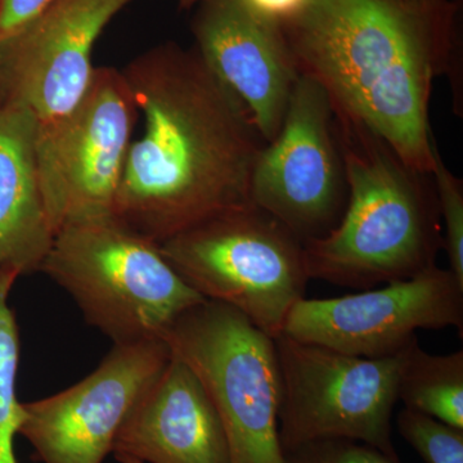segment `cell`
Wrapping results in <instances>:
<instances>
[{"mask_svg": "<svg viewBox=\"0 0 463 463\" xmlns=\"http://www.w3.org/2000/svg\"><path fill=\"white\" fill-rule=\"evenodd\" d=\"M143 118L114 216L158 243L251 203L264 141L239 99L194 48L165 43L123 70Z\"/></svg>", "mask_w": 463, "mask_h": 463, "instance_id": "cell-1", "label": "cell"}, {"mask_svg": "<svg viewBox=\"0 0 463 463\" xmlns=\"http://www.w3.org/2000/svg\"><path fill=\"white\" fill-rule=\"evenodd\" d=\"M459 14L458 0H310L281 29L298 72L335 111L431 174L432 84L458 67Z\"/></svg>", "mask_w": 463, "mask_h": 463, "instance_id": "cell-2", "label": "cell"}, {"mask_svg": "<svg viewBox=\"0 0 463 463\" xmlns=\"http://www.w3.org/2000/svg\"><path fill=\"white\" fill-rule=\"evenodd\" d=\"M334 124L346 207L334 230L303 242L309 279L370 289L437 264L443 230L431 174L405 165L376 134L335 109Z\"/></svg>", "mask_w": 463, "mask_h": 463, "instance_id": "cell-3", "label": "cell"}, {"mask_svg": "<svg viewBox=\"0 0 463 463\" xmlns=\"http://www.w3.org/2000/svg\"><path fill=\"white\" fill-rule=\"evenodd\" d=\"M39 272L65 289L85 321L114 345L161 339L179 317L206 300L156 242L115 216L61 228Z\"/></svg>", "mask_w": 463, "mask_h": 463, "instance_id": "cell-4", "label": "cell"}, {"mask_svg": "<svg viewBox=\"0 0 463 463\" xmlns=\"http://www.w3.org/2000/svg\"><path fill=\"white\" fill-rule=\"evenodd\" d=\"M158 248L201 297L233 307L272 339L306 298L303 241L254 203L207 219Z\"/></svg>", "mask_w": 463, "mask_h": 463, "instance_id": "cell-5", "label": "cell"}, {"mask_svg": "<svg viewBox=\"0 0 463 463\" xmlns=\"http://www.w3.org/2000/svg\"><path fill=\"white\" fill-rule=\"evenodd\" d=\"M161 339L196 373L212 399L231 463H285L274 339L233 307L212 300L191 307Z\"/></svg>", "mask_w": 463, "mask_h": 463, "instance_id": "cell-6", "label": "cell"}, {"mask_svg": "<svg viewBox=\"0 0 463 463\" xmlns=\"http://www.w3.org/2000/svg\"><path fill=\"white\" fill-rule=\"evenodd\" d=\"M274 344L281 379L283 453L309 441L347 439L398 457L392 417L412 344L385 358L344 354L283 334Z\"/></svg>", "mask_w": 463, "mask_h": 463, "instance_id": "cell-7", "label": "cell"}, {"mask_svg": "<svg viewBox=\"0 0 463 463\" xmlns=\"http://www.w3.org/2000/svg\"><path fill=\"white\" fill-rule=\"evenodd\" d=\"M138 116L123 71L96 67L72 114L38 137L39 178L56 233L65 225L114 218Z\"/></svg>", "mask_w": 463, "mask_h": 463, "instance_id": "cell-8", "label": "cell"}, {"mask_svg": "<svg viewBox=\"0 0 463 463\" xmlns=\"http://www.w3.org/2000/svg\"><path fill=\"white\" fill-rule=\"evenodd\" d=\"M250 201L303 242L321 239L345 212L347 185L334 109L322 85L298 75L279 134L259 151Z\"/></svg>", "mask_w": 463, "mask_h": 463, "instance_id": "cell-9", "label": "cell"}, {"mask_svg": "<svg viewBox=\"0 0 463 463\" xmlns=\"http://www.w3.org/2000/svg\"><path fill=\"white\" fill-rule=\"evenodd\" d=\"M385 288L330 298H301L282 334L344 354L397 355L419 330H463V285L437 264ZM281 334V335H282Z\"/></svg>", "mask_w": 463, "mask_h": 463, "instance_id": "cell-10", "label": "cell"}, {"mask_svg": "<svg viewBox=\"0 0 463 463\" xmlns=\"http://www.w3.org/2000/svg\"><path fill=\"white\" fill-rule=\"evenodd\" d=\"M172 358L163 339L114 345L80 383L23 403L18 434L43 463H102L133 408Z\"/></svg>", "mask_w": 463, "mask_h": 463, "instance_id": "cell-11", "label": "cell"}, {"mask_svg": "<svg viewBox=\"0 0 463 463\" xmlns=\"http://www.w3.org/2000/svg\"><path fill=\"white\" fill-rule=\"evenodd\" d=\"M134 0H53L0 47V94L32 109L38 137L60 127L80 103L96 67L94 45Z\"/></svg>", "mask_w": 463, "mask_h": 463, "instance_id": "cell-12", "label": "cell"}, {"mask_svg": "<svg viewBox=\"0 0 463 463\" xmlns=\"http://www.w3.org/2000/svg\"><path fill=\"white\" fill-rule=\"evenodd\" d=\"M192 33L205 65L240 100L264 143L272 141L300 75L281 26L241 0H203Z\"/></svg>", "mask_w": 463, "mask_h": 463, "instance_id": "cell-13", "label": "cell"}, {"mask_svg": "<svg viewBox=\"0 0 463 463\" xmlns=\"http://www.w3.org/2000/svg\"><path fill=\"white\" fill-rule=\"evenodd\" d=\"M112 453L143 463H231L212 399L196 373L173 354L125 420Z\"/></svg>", "mask_w": 463, "mask_h": 463, "instance_id": "cell-14", "label": "cell"}, {"mask_svg": "<svg viewBox=\"0 0 463 463\" xmlns=\"http://www.w3.org/2000/svg\"><path fill=\"white\" fill-rule=\"evenodd\" d=\"M38 123L18 100L0 99V268L39 272L53 243L36 160Z\"/></svg>", "mask_w": 463, "mask_h": 463, "instance_id": "cell-15", "label": "cell"}, {"mask_svg": "<svg viewBox=\"0 0 463 463\" xmlns=\"http://www.w3.org/2000/svg\"><path fill=\"white\" fill-rule=\"evenodd\" d=\"M399 402L448 425L463 429V352L432 355L413 341L398 390Z\"/></svg>", "mask_w": 463, "mask_h": 463, "instance_id": "cell-16", "label": "cell"}, {"mask_svg": "<svg viewBox=\"0 0 463 463\" xmlns=\"http://www.w3.org/2000/svg\"><path fill=\"white\" fill-rule=\"evenodd\" d=\"M18 277L16 270L0 268V463H17L14 443L23 421L16 395L20 337L8 301Z\"/></svg>", "mask_w": 463, "mask_h": 463, "instance_id": "cell-17", "label": "cell"}, {"mask_svg": "<svg viewBox=\"0 0 463 463\" xmlns=\"http://www.w3.org/2000/svg\"><path fill=\"white\" fill-rule=\"evenodd\" d=\"M397 425L402 438L426 463H463V429L405 407Z\"/></svg>", "mask_w": 463, "mask_h": 463, "instance_id": "cell-18", "label": "cell"}, {"mask_svg": "<svg viewBox=\"0 0 463 463\" xmlns=\"http://www.w3.org/2000/svg\"><path fill=\"white\" fill-rule=\"evenodd\" d=\"M431 176L437 191L439 213L444 223L443 250L449 270L463 285V182L448 169L439 154L437 142L432 145Z\"/></svg>", "mask_w": 463, "mask_h": 463, "instance_id": "cell-19", "label": "cell"}, {"mask_svg": "<svg viewBox=\"0 0 463 463\" xmlns=\"http://www.w3.org/2000/svg\"><path fill=\"white\" fill-rule=\"evenodd\" d=\"M285 463H401L399 457L386 455L361 441L322 439L301 444L285 452Z\"/></svg>", "mask_w": 463, "mask_h": 463, "instance_id": "cell-20", "label": "cell"}, {"mask_svg": "<svg viewBox=\"0 0 463 463\" xmlns=\"http://www.w3.org/2000/svg\"><path fill=\"white\" fill-rule=\"evenodd\" d=\"M53 0H0V47L23 32Z\"/></svg>", "mask_w": 463, "mask_h": 463, "instance_id": "cell-21", "label": "cell"}, {"mask_svg": "<svg viewBox=\"0 0 463 463\" xmlns=\"http://www.w3.org/2000/svg\"><path fill=\"white\" fill-rule=\"evenodd\" d=\"M241 2L257 16L282 26L298 17L307 7L310 0H241Z\"/></svg>", "mask_w": 463, "mask_h": 463, "instance_id": "cell-22", "label": "cell"}, {"mask_svg": "<svg viewBox=\"0 0 463 463\" xmlns=\"http://www.w3.org/2000/svg\"><path fill=\"white\" fill-rule=\"evenodd\" d=\"M203 0H178L179 7L182 9H190L197 7Z\"/></svg>", "mask_w": 463, "mask_h": 463, "instance_id": "cell-23", "label": "cell"}, {"mask_svg": "<svg viewBox=\"0 0 463 463\" xmlns=\"http://www.w3.org/2000/svg\"><path fill=\"white\" fill-rule=\"evenodd\" d=\"M116 459H118L120 463H143L141 461H138V459L132 458V457H127V456H116Z\"/></svg>", "mask_w": 463, "mask_h": 463, "instance_id": "cell-24", "label": "cell"}, {"mask_svg": "<svg viewBox=\"0 0 463 463\" xmlns=\"http://www.w3.org/2000/svg\"><path fill=\"white\" fill-rule=\"evenodd\" d=\"M0 99H2V94H0Z\"/></svg>", "mask_w": 463, "mask_h": 463, "instance_id": "cell-25", "label": "cell"}]
</instances>
